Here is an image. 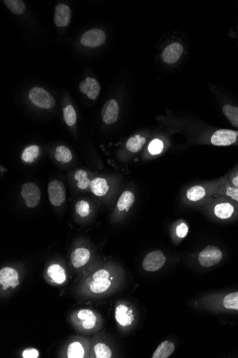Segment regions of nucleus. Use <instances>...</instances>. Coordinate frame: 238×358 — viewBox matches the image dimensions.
<instances>
[{"label": "nucleus", "instance_id": "nucleus-1", "mask_svg": "<svg viewBox=\"0 0 238 358\" xmlns=\"http://www.w3.org/2000/svg\"><path fill=\"white\" fill-rule=\"evenodd\" d=\"M206 208L220 220H229L238 215V203L226 197H213L207 203Z\"/></svg>", "mask_w": 238, "mask_h": 358}, {"label": "nucleus", "instance_id": "nucleus-2", "mask_svg": "<svg viewBox=\"0 0 238 358\" xmlns=\"http://www.w3.org/2000/svg\"><path fill=\"white\" fill-rule=\"evenodd\" d=\"M213 197V194L208 181L193 184L185 191V200L190 203L207 204Z\"/></svg>", "mask_w": 238, "mask_h": 358}, {"label": "nucleus", "instance_id": "nucleus-3", "mask_svg": "<svg viewBox=\"0 0 238 358\" xmlns=\"http://www.w3.org/2000/svg\"><path fill=\"white\" fill-rule=\"evenodd\" d=\"M208 182L212 190L214 197H226L238 203V188L231 185L228 182L225 175L218 179L208 181Z\"/></svg>", "mask_w": 238, "mask_h": 358}, {"label": "nucleus", "instance_id": "nucleus-4", "mask_svg": "<svg viewBox=\"0 0 238 358\" xmlns=\"http://www.w3.org/2000/svg\"><path fill=\"white\" fill-rule=\"evenodd\" d=\"M211 144L217 147L238 144V131L226 129H220L214 132L210 138Z\"/></svg>", "mask_w": 238, "mask_h": 358}, {"label": "nucleus", "instance_id": "nucleus-5", "mask_svg": "<svg viewBox=\"0 0 238 358\" xmlns=\"http://www.w3.org/2000/svg\"><path fill=\"white\" fill-rule=\"evenodd\" d=\"M223 258V252L216 246H208L203 250L198 255V262L202 267H213Z\"/></svg>", "mask_w": 238, "mask_h": 358}, {"label": "nucleus", "instance_id": "nucleus-6", "mask_svg": "<svg viewBox=\"0 0 238 358\" xmlns=\"http://www.w3.org/2000/svg\"><path fill=\"white\" fill-rule=\"evenodd\" d=\"M29 98L33 104L44 109H50L55 106V100L52 95L41 87L31 89Z\"/></svg>", "mask_w": 238, "mask_h": 358}, {"label": "nucleus", "instance_id": "nucleus-7", "mask_svg": "<svg viewBox=\"0 0 238 358\" xmlns=\"http://www.w3.org/2000/svg\"><path fill=\"white\" fill-rule=\"evenodd\" d=\"M21 195L27 206L30 208H36L40 201V190L34 183L28 182L24 184L22 187Z\"/></svg>", "mask_w": 238, "mask_h": 358}, {"label": "nucleus", "instance_id": "nucleus-8", "mask_svg": "<svg viewBox=\"0 0 238 358\" xmlns=\"http://www.w3.org/2000/svg\"><path fill=\"white\" fill-rule=\"evenodd\" d=\"M166 261V256L162 251H152L147 254L143 261V268L148 272L158 271L164 266Z\"/></svg>", "mask_w": 238, "mask_h": 358}, {"label": "nucleus", "instance_id": "nucleus-9", "mask_svg": "<svg viewBox=\"0 0 238 358\" xmlns=\"http://www.w3.org/2000/svg\"><path fill=\"white\" fill-rule=\"evenodd\" d=\"M49 200L54 206H61L66 200V190L60 181L55 179L48 185Z\"/></svg>", "mask_w": 238, "mask_h": 358}, {"label": "nucleus", "instance_id": "nucleus-10", "mask_svg": "<svg viewBox=\"0 0 238 358\" xmlns=\"http://www.w3.org/2000/svg\"><path fill=\"white\" fill-rule=\"evenodd\" d=\"M106 41V35L100 29H93L84 33L81 38V42L84 46L97 47L102 45Z\"/></svg>", "mask_w": 238, "mask_h": 358}, {"label": "nucleus", "instance_id": "nucleus-11", "mask_svg": "<svg viewBox=\"0 0 238 358\" xmlns=\"http://www.w3.org/2000/svg\"><path fill=\"white\" fill-rule=\"evenodd\" d=\"M0 284L3 289L14 288L19 286V275L17 270L12 267H5L0 270Z\"/></svg>", "mask_w": 238, "mask_h": 358}, {"label": "nucleus", "instance_id": "nucleus-12", "mask_svg": "<svg viewBox=\"0 0 238 358\" xmlns=\"http://www.w3.org/2000/svg\"><path fill=\"white\" fill-rule=\"evenodd\" d=\"M119 106L115 100H108L102 109V119L106 125H112L119 119Z\"/></svg>", "mask_w": 238, "mask_h": 358}, {"label": "nucleus", "instance_id": "nucleus-13", "mask_svg": "<svg viewBox=\"0 0 238 358\" xmlns=\"http://www.w3.org/2000/svg\"><path fill=\"white\" fill-rule=\"evenodd\" d=\"M183 52V47L178 42L168 44L162 53V58L165 63L174 64L178 61Z\"/></svg>", "mask_w": 238, "mask_h": 358}, {"label": "nucleus", "instance_id": "nucleus-14", "mask_svg": "<svg viewBox=\"0 0 238 358\" xmlns=\"http://www.w3.org/2000/svg\"><path fill=\"white\" fill-rule=\"evenodd\" d=\"M79 90L90 100H96L101 91V87L96 79L87 77L79 84Z\"/></svg>", "mask_w": 238, "mask_h": 358}, {"label": "nucleus", "instance_id": "nucleus-15", "mask_svg": "<svg viewBox=\"0 0 238 358\" xmlns=\"http://www.w3.org/2000/svg\"><path fill=\"white\" fill-rule=\"evenodd\" d=\"M71 17V9L67 5L60 4L55 7V23L57 27H67L70 23Z\"/></svg>", "mask_w": 238, "mask_h": 358}, {"label": "nucleus", "instance_id": "nucleus-16", "mask_svg": "<svg viewBox=\"0 0 238 358\" xmlns=\"http://www.w3.org/2000/svg\"><path fill=\"white\" fill-rule=\"evenodd\" d=\"M115 318L120 325L123 327L130 326L133 321L132 311L126 305H118L115 310Z\"/></svg>", "mask_w": 238, "mask_h": 358}, {"label": "nucleus", "instance_id": "nucleus-17", "mask_svg": "<svg viewBox=\"0 0 238 358\" xmlns=\"http://www.w3.org/2000/svg\"><path fill=\"white\" fill-rule=\"evenodd\" d=\"M91 253L87 248H77L71 256V263L75 268L85 265L89 260Z\"/></svg>", "mask_w": 238, "mask_h": 358}, {"label": "nucleus", "instance_id": "nucleus-18", "mask_svg": "<svg viewBox=\"0 0 238 358\" xmlns=\"http://www.w3.org/2000/svg\"><path fill=\"white\" fill-rule=\"evenodd\" d=\"M90 188L96 196L102 197L107 193L109 190V185L106 179L97 178L91 181Z\"/></svg>", "mask_w": 238, "mask_h": 358}, {"label": "nucleus", "instance_id": "nucleus-19", "mask_svg": "<svg viewBox=\"0 0 238 358\" xmlns=\"http://www.w3.org/2000/svg\"><path fill=\"white\" fill-rule=\"evenodd\" d=\"M175 351V345L171 342L165 340L158 345L152 358H167L170 357Z\"/></svg>", "mask_w": 238, "mask_h": 358}, {"label": "nucleus", "instance_id": "nucleus-20", "mask_svg": "<svg viewBox=\"0 0 238 358\" xmlns=\"http://www.w3.org/2000/svg\"><path fill=\"white\" fill-rule=\"evenodd\" d=\"M78 318L82 321V327L87 330L94 327L96 323V317L90 310H82L78 313Z\"/></svg>", "mask_w": 238, "mask_h": 358}, {"label": "nucleus", "instance_id": "nucleus-21", "mask_svg": "<svg viewBox=\"0 0 238 358\" xmlns=\"http://www.w3.org/2000/svg\"><path fill=\"white\" fill-rule=\"evenodd\" d=\"M135 202V196L131 191H124L119 197L117 208L120 212L128 211Z\"/></svg>", "mask_w": 238, "mask_h": 358}, {"label": "nucleus", "instance_id": "nucleus-22", "mask_svg": "<svg viewBox=\"0 0 238 358\" xmlns=\"http://www.w3.org/2000/svg\"><path fill=\"white\" fill-rule=\"evenodd\" d=\"M47 274L52 281L58 284H61L66 279L64 270L59 265H50L47 270Z\"/></svg>", "mask_w": 238, "mask_h": 358}, {"label": "nucleus", "instance_id": "nucleus-23", "mask_svg": "<svg viewBox=\"0 0 238 358\" xmlns=\"http://www.w3.org/2000/svg\"><path fill=\"white\" fill-rule=\"evenodd\" d=\"M146 143V138L140 135H136L128 139L126 143V148L133 153L139 152Z\"/></svg>", "mask_w": 238, "mask_h": 358}, {"label": "nucleus", "instance_id": "nucleus-24", "mask_svg": "<svg viewBox=\"0 0 238 358\" xmlns=\"http://www.w3.org/2000/svg\"><path fill=\"white\" fill-rule=\"evenodd\" d=\"M222 110L225 117L231 122V125L236 128H238V107L231 106V105H225Z\"/></svg>", "mask_w": 238, "mask_h": 358}, {"label": "nucleus", "instance_id": "nucleus-25", "mask_svg": "<svg viewBox=\"0 0 238 358\" xmlns=\"http://www.w3.org/2000/svg\"><path fill=\"white\" fill-rule=\"evenodd\" d=\"M40 153L39 147L36 145H31L28 147L24 150L22 155V159L25 162L31 163L34 161L35 159L39 157Z\"/></svg>", "mask_w": 238, "mask_h": 358}, {"label": "nucleus", "instance_id": "nucleus-26", "mask_svg": "<svg viewBox=\"0 0 238 358\" xmlns=\"http://www.w3.org/2000/svg\"><path fill=\"white\" fill-rule=\"evenodd\" d=\"M72 154L67 147L60 145L55 151V158L57 161L67 163L72 160Z\"/></svg>", "mask_w": 238, "mask_h": 358}, {"label": "nucleus", "instance_id": "nucleus-27", "mask_svg": "<svg viewBox=\"0 0 238 358\" xmlns=\"http://www.w3.org/2000/svg\"><path fill=\"white\" fill-rule=\"evenodd\" d=\"M223 305L225 309L238 311V292H231L225 295Z\"/></svg>", "mask_w": 238, "mask_h": 358}, {"label": "nucleus", "instance_id": "nucleus-28", "mask_svg": "<svg viewBox=\"0 0 238 358\" xmlns=\"http://www.w3.org/2000/svg\"><path fill=\"white\" fill-rule=\"evenodd\" d=\"M74 178L77 181V187L80 190H87L91 184V181L87 177V172L84 170H79L76 172Z\"/></svg>", "mask_w": 238, "mask_h": 358}, {"label": "nucleus", "instance_id": "nucleus-29", "mask_svg": "<svg viewBox=\"0 0 238 358\" xmlns=\"http://www.w3.org/2000/svg\"><path fill=\"white\" fill-rule=\"evenodd\" d=\"M4 4L7 6L8 9L16 14H21L26 9L25 3L23 1L20 0H4Z\"/></svg>", "mask_w": 238, "mask_h": 358}, {"label": "nucleus", "instance_id": "nucleus-30", "mask_svg": "<svg viewBox=\"0 0 238 358\" xmlns=\"http://www.w3.org/2000/svg\"><path fill=\"white\" fill-rule=\"evenodd\" d=\"M111 286V281L109 280H98L93 281L90 285V289L93 293H103L106 292Z\"/></svg>", "mask_w": 238, "mask_h": 358}, {"label": "nucleus", "instance_id": "nucleus-31", "mask_svg": "<svg viewBox=\"0 0 238 358\" xmlns=\"http://www.w3.org/2000/svg\"><path fill=\"white\" fill-rule=\"evenodd\" d=\"M84 356L83 346L79 342H74L69 345L67 351L69 358H82Z\"/></svg>", "mask_w": 238, "mask_h": 358}, {"label": "nucleus", "instance_id": "nucleus-32", "mask_svg": "<svg viewBox=\"0 0 238 358\" xmlns=\"http://www.w3.org/2000/svg\"><path fill=\"white\" fill-rule=\"evenodd\" d=\"M63 117H64L66 125L70 127L75 125L76 121H77V114L74 110V108L71 106H68L63 109Z\"/></svg>", "mask_w": 238, "mask_h": 358}, {"label": "nucleus", "instance_id": "nucleus-33", "mask_svg": "<svg viewBox=\"0 0 238 358\" xmlns=\"http://www.w3.org/2000/svg\"><path fill=\"white\" fill-rule=\"evenodd\" d=\"M94 352L97 358H112V353L110 348L104 343H97L95 345Z\"/></svg>", "mask_w": 238, "mask_h": 358}, {"label": "nucleus", "instance_id": "nucleus-34", "mask_svg": "<svg viewBox=\"0 0 238 358\" xmlns=\"http://www.w3.org/2000/svg\"><path fill=\"white\" fill-rule=\"evenodd\" d=\"M163 148H164V144H163V141L159 139H155L150 142L148 149H149V153L151 154L152 155H157L161 153Z\"/></svg>", "mask_w": 238, "mask_h": 358}, {"label": "nucleus", "instance_id": "nucleus-35", "mask_svg": "<svg viewBox=\"0 0 238 358\" xmlns=\"http://www.w3.org/2000/svg\"><path fill=\"white\" fill-rule=\"evenodd\" d=\"M90 211V205L88 202L81 200L76 205V212L81 217H87L89 215Z\"/></svg>", "mask_w": 238, "mask_h": 358}, {"label": "nucleus", "instance_id": "nucleus-36", "mask_svg": "<svg viewBox=\"0 0 238 358\" xmlns=\"http://www.w3.org/2000/svg\"><path fill=\"white\" fill-rule=\"evenodd\" d=\"M227 180L234 187L238 188V164L234 167L231 171L228 172L226 175Z\"/></svg>", "mask_w": 238, "mask_h": 358}, {"label": "nucleus", "instance_id": "nucleus-37", "mask_svg": "<svg viewBox=\"0 0 238 358\" xmlns=\"http://www.w3.org/2000/svg\"><path fill=\"white\" fill-rule=\"evenodd\" d=\"M176 233L177 237L179 238H184L187 236L188 234V227L186 224L182 223L179 224L176 227Z\"/></svg>", "mask_w": 238, "mask_h": 358}, {"label": "nucleus", "instance_id": "nucleus-38", "mask_svg": "<svg viewBox=\"0 0 238 358\" xmlns=\"http://www.w3.org/2000/svg\"><path fill=\"white\" fill-rule=\"evenodd\" d=\"M110 278V274L109 272L106 270H100L96 272L93 275V281H98V280H109Z\"/></svg>", "mask_w": 238, "mask_h": 358}, {"label": "nucleus", "instance_id": "nucleus-39", "mask_svg": "<svg viewBox=\"0 0 238 358\" xmlns=\"http://www.w3.org/2000/svg\"><path fill=\"white\" fill-rule=\"evenodd\" d=\"M39 352L37 350L33 349H27L22 353V357L24 358H37L39 357Z\"/></svg>", "mask_w": 238, "mask_h": 358}]
</instances>
